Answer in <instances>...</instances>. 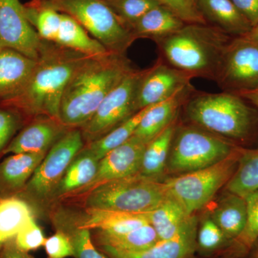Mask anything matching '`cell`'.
<instances>
[{"instance_id": "1", "label": "cell", "mask_w": 258, "mask_h": 258, "mask_svg": "<svg viewBox=\"0 0 258 258\" xmlns=\"http://www.w3.org/2000/svg\"><path fill=\"white\" fill-rule=\"evenodd\" d=\"M87 57L41 40L36 63L25 87L16 96L0 104L14 108L26 120L39 116L60 120L61 100L66 86Z\"/></svg>"}, {"instance_id": "2", "label": "cell", "mask_w": 258, "mask_h": 258, "mask_svg": "<svg viewBox=\"0 0 258 258\" xmlns=\"http://www.w3.org/2000/svg\"><path fill=\"white\" fill-rule=\"evenodd\" d=\"M125 55L108 52L88 56L79 64L64 89L60 120L69 128L87 123L112 90L133 70Z\"/></svg>"}, {"instance_id": "3", "label": "cell", "mask_w": 258, "mask_h": 258, "mask_svg": "<svg viewBox=\"0 0 258 258\" xmlns=\"http://www.w3.org/2000/svg\"><path fill=\"white\" fill-rule=\"evenodd\" d=\"M230 40L227 34L207 24H185L156 43L166 63L192 78L215 81Z\"/></svg>"}, {"instance_id": "4", "label": "cell", "mask_w": 258, "mask_h": 258, "mask_svg": "<svg viewBox=\"0 0 258 258\" xmlns=\"http://www.w3.org/2000/svg\"><path fill=\"white\" fill-rule=\"evenodd\" d=\"M194 125L226 138L246 139L253 126L252 110L236 93H199L185 106Z\"/></svg>"}, {"instance_id": "5", "label": "cell", "mask_w": 258, "mask_h": 258, "mask_svg": "<svg viewBox=\"0 0 258 258\" xmlns=\"http://www.w3.org/2000/svg\"><path fill=\"white\" fill-rule=\"evenodd\" d=\"M169 196L164 181L139 173L96 186L87 193L85 205L86 208L142 214L152 211Z\"/></svg>"}, {"instance_id": "6", "label": "cell", "mask_w": 258, "mask_h": 258, "mask_svg": "<svg viewBox=\"0 0 258 258\" xmlns=\"http://www.w3.org/2000/svg\"><path fill=\"white\" fill-rule=\"evenodd\" d=\"M223 137L198 126H176L166 169L181 174L200 170L225 160L237 151Z\"/></svg>"}, {"instance_id": "7", "label": "cell", "mask_w": 258, "mask_h": 258, "mask_svg": "<svg viewBox=\"0 0 258 258\" xmlns=\"http://www.w3.org/2000/svg\"><path fill=\"white\" fill-rule=\"evenodd\" d=\"M61 13L75 19L109 52L125 55L135 41L130 28L103 0H46Z\"/></svg>"}, {"instance_id": "8", "label": "cell", "mask_w": 258, "mask_h": 258, "mask_svg": "<svg viewBox=\"0 0 258 258\" xmlns=\"http://www.w3.org/2000/svg\"><path fill=\"white\" fill-rule=\"evenodd\" d=\"M240 151L215 165L186 173L164 181L169 196L181 205L189 216L205 208L233 175Z\"/></svg>"}, {"instance_id": "9", "label": "cell", "mask_w": 258, "mask_h": 258, "mask_svg": "<svg viewBox=\"0 0 258 258\" xmlns=\"http://www.w3.org/2000/svg\"><path fill=\"white\" fill-rule=\"evenodd\" d=\"M84 142L81 128H70L50 148L18 196L25 200L52 198L70 164L84 147Z\"/></svg>"}, {"instance_id": "10", "label": "cell", "mask_w": 258, "mask_h": 258, "mask_svg": "<svg viewBox=\"0 0 258 258\" xmlns=\"http://www.w3.org/2000/svg\"><path fill=\"white\" fill-rule=\"evenodd\" d=\"M144 71L132 70L107 95L91 119L80 128L84 142L101 138L137 113L136 95Z\"/></svg>"}, {"instance_id": "11", "label": "cell", "mask_w": 258, "mask_h": 258, "mask_svg": "<svg viewBox=\"0 0 258 258\" xmlns=\"http://www.w3.org/2000/svg\"><path fill=\"white\" fill-rule=\"evenodd\" d=\"M215 81L225 91L234 93L258 87V42L244 36L231 40Z\"/></svg>"}, {"instance_id": "12", "label": "cell", "mask_w": 258, "mask_h": 258, "mask_svg": "<svg viewBox=\"0 0 258 258\" xmlns=\"http://www.w3.org/2000/svg\"><path fill=\"white\" fill-rule=\"evenodd\" d=\"M193 78L160 58L146 69L139 83L135 99L136 111L169 99L191 86Z\"/></svg>"}, {"instance_id": "13", "label": "cell", "mask_w": 258, "mask_h": 258, "mask_svg": "<svg viewBox=\"0 0 258 258\" xmlns=\"http://www.w3.org/2000/svg\"><path fill=\"white\" fill-rule=\"evenodd\" d=\"M41 39L25 16L19 0H0V47L37 60Z\"/></svg>"}, {"instance_id": "14", "label": "cell", "mask_w": 258, "mask_h": 258, "mask_svg": "<svg viewBox=\"0 0 258 258\" xmlns=\"http://www.w3.org/2000/svg\"><path fill=\"white\" fill-rule=\"evenodd\" d=\"M147 144L132 136L124 144L102 158L94 179L76 193H88L108 181L139 174Z\"/></svg>"}, {"instance_id": "15", "label": "cell", "mask_w": 258, "mask_h": 258, "mask_svg": "<svg viewBox=\"0 0 258 258\" xmlns=\"http://www.w3.org/2000/svg\"><path fill=\"white\" fill-rule=\"evenodd\" d=\"M198 220L191 215L174 237L159 240L144 250L128 252L107 246L101 248L110 258H190L197 249Z\"/></svg>"}, {"instance_id": "16", "label": "cell", "mask_w": 258, "mask_h": 258, "mask_svg": "<svg viewBox=\"0 0 258 258\" xmlns=\"http://www.w3.org/2000/svg\"><path fill=\"white\" fill-rule=\"evenodd\" d=\"M23 126L12 139L3 155L47 152L70 129L60 120L47 116L39 119L37 117Z\"/></svg>"}, {"instance_id": "17", "label": "cell", "mask_w": 258, "mask_h": 258, "mask_svg": "<svg viewBox=\"0 0 258 258\" xmlns=\"http://www.w3.org/2000/svg\"><path fill=\"white\" fill-rule=\"evenodd\" d=\"M47 152L10 154L0 163V198L18 196Z\"/></svg>"}, {"instance_id": "18", "label": "cell", "mask_w": 258, "mask_h": 258, "mask_svg": "<svg viewBox=\"0 0 258 258\" xmlns=\"http://www.w3.org/2000/svg\"><path fill=\"white\" fill-rule=\"evenodd\" d=\"M36 60L18 51L0 47V102L16 96L25 87Z\"/></svg>"}, {"instance_id": "19", "label": "cell", "mask_w": 258, "mask_h": 258, "mask_svg": "<svg viewBox=\"0 0 258 258\" xmlns=\"http://www.w3.org/2000/svg\"><path fill=\"white\" fill-rule=\"evenodd\" d=\"M191 86L175 96L148 108L133 137L149 144L176 120L180 107L189 98Z\"/></svg>"}, {"instance_id": "20", "label": "cell", "mask_w": 258, "mask_h": 258, "mask_svg": "<svg viewBox=\"0 0 258 258\" xmlns=\"http://www.w3.org/2000/svg\"><path fill=\"white\" fill-rule=\"evenodd\" d=\"M81 220L75 221L80 228L98 230V232L109 235H121L149 223L143 213L132 214L86 208Z\"/></svg>"}, {"instance_id": "21", "label": "cell", "mask_w": 258, "mask_h": 258, "mask_svg": "<svg viewBox=\"0 0 258 258\" xmlns=\"http://www.w3.org/2000/svg\"><path fill=\"white\" fill-rule=\"evenodd\" d=\"M197 6L205 21L228 35L244 36L252 28L231 0H198Z\"/></svg>"}, {"instance_id": "22", "label": "cell", "mask_w": 258, "mask_h": 258, "mask_svg": "<svg viewBox=\"0 0 258 258\" xmlns=\"http://www.w3.org/2000/svg\"><path fill=\"white\" fill-rule=\"evenodd\" d=\"M225 237L235 242L245 228L247 220L245 198L228 192L220 199L210 215Z\"/></svg>"}, {"instance_id": "23", "label": "cell", "mask_w": 258, "mask_h": 258, "mask_svg": "<svg viewBox=\"0 0 258 258\" xmlns=\"http://www.w3.org/2000/svg\"><path fill=\"white\" fill-rule=\"evenodd\" d=\"M185 24L171 10L159 5L136 22L131 30L135 40L149 38L157 42L174 33Z\"/></svg>"}, {"instance_id": "24", "label": "cell", "mask_w": 258, "mask_h": 258, "mask_svg": "<svg viewBox=\"0 0 258 258\" xmlns=\"http://www.w3.org/2000/svg\"><path fill=\"white\" fill-rule=\"evenodd\" d=\"M98 163L99 160L92 153L83 147L70 164L52 198L73 195L87 186L96 175Z\"/></svg>"}, {"instance_id": "25", "label": "cell", "mask_w": 258, "mask_h": 258, "mask_svg": "<svg viewBox=\"0 0 258 258\" xmlns=\"http://www.w3.org/2000/svg\"><path fill=\"white\" fill-rule=\"evenodd\" d=\"M55 43L91 57L105 55L109 52L99 42L90 36L75 19L64 13H62Z\"/></svg>"}, {"instance_id": "26", "label": "cell", "mask_w": 258, "mask_h": 258, "mask_svg": "<svg viewBox=\"0 0 258 258\" xmlns=\"http://www.w3.org/2000/svg\"><path fill=\"white\" fill-rule=\"evenodd\" d=\"M143 214L157 232L159 240H167L175 236L190 217L171 196L152 211Z\"/></svg>"}, {"instance_id": "27", "label": "cell", "mask_w": 258, "mask_h": 258, "mask_svg": "<svg viewBox=\"0 0 258 258\" xmlns=\"http://www.w3.org/2000/svg\"><path fill=\"white\" fill-rule=\"evenodd\" d=\"M33 217L30 204L18 196L0 198V251Z\"/></svg>"}, {"instance_id": "28", "label": "cell", "mask_w": 258, "mask_h": 258, "mask_svg": "<svg viewBox=\"0 0 258 258\" xmlns=\"http://www.w3.org/2000/svg\"><path fill=\"white\" fill-rule=\"evenodd\" d=\"M176 128L175 120L147 144L139 174L157 180L164 174Z\"/></svg>"}, {"instance_id": "29", "label": "cell", "mask_w": 258, "mask_h": 258, "mask_svg": "<svg viewBox=\"0 0 258 258\" xmlns=\"http://www.w3.org/2000/svg\"><path fill=\"white\" fill-rule=\"evenodd\" d=\"M226 190L242 198L258 190V148L240 151L237 167Z\"/></svg>"}, {"instance_id": "30", "label": "cell", "mask_w": 258, "mask_h": 258, "mask_svg": "<svg viewBox=\"0 0 258 258\" xmlns=\"http://www.w3.org/2000/svg\"><path fill=\"white\" fill-rule=\"evenodd\" d=\"M23 6L25 16L40 38L55 42L62 13L50 6L46 0H33Z\"/></svg>"}, {"instance_id": "31", "label": "cell", "mask_w": 258, "mask_h": 258, "mask_svg": "<svg viewBox=\"0 0 258 258\" xmlns=\"http://www.w3.org/2000/svg\"><path fill=\"white\" fill-rule=\"evenodd\" d=\"M97 240L100 247L107 246L119 250L136 252L149 248L159 238L154 227L148 223L121 235H109L98 232Z\"/></svg>"}, {"instance_id": "32", "label": "cell", "mask_w": 258, "mask_h": 258, "mask_svg": "<svg viewBox=\"0 0 258 258\" xmlns=\"http://www.w3.org/2000/svg\"><path fill=\"white\" fill-rule=\"evenodd\" d=\"M149 107L141 110L101 138L87 144L86 149L101 160L108 152L124 144L132 136Z\"/></svg>"}, {"instance_id": "33", "label": "cell", "mask_w": 258, "mask_h": 258, "mask_svg": "<svg viewBox=\"0 0 258 258\" xmlns=\"http://www.w3.org/2000/svg\"><path fill=\"white\" fill-rule=\"evenodd\" d=\"M57 230L66 232L72 242L75 258H108L97 249L88 229L80 228L72 220H57Z\"/></svg>"}, {"instance_id": "34", "label": "cell", "mask_w": 258, "mask_h": 258, "mask_svg": "<svg viewBox=\"0 0 258 258\" xmlns=\"http://www.w3.org/2000/svg\"><path fill=\"white\" fill-rule=\"evenodd\" d=\"M104 2L130 30L131 27L147 12L160 5L157 0H106Z\"/></svg>"}, {"instance_id": "35", "label": "cell", "mask_w": 258, "mask_h": 258, "mask_svg": "<svg viewBox=\"0 0 258 258\" xmlns=\"http://www.w3.org/2000/svg\"><path fill=\"white\" fill-rule=\"evenodd\" d=\"M247 220L245 228L234 243L240 252H246L258 240V190L245 197Z\"/></svg>"}, {"instance_id": "36", "label": "cell", "mask_w": 258, "mask_h": 258, "mask_svg": "<svg viewBox=\"0 0 258 258\" xmlns=\"http://www.w3.org/2000/svg\"><path fill=\"white\" fill-rule=\"evenodd\" d=\"M232 243L222 231L212 220L210 216L204 219L197 234V248L205 253L215 252L217 249Z\"/></svg>"}, {"instance_id": "37", "label": "cell", "mask_w": 258, "mask_h": 258, "mask_svg": "<svg viewBox=\"0 0 258 258\" xmlns=\"http://www.w3.org/2000/svg\"><path fill=\"white\" fill-rule=\"evenodd\" d=\"M25 119L14 108L0 104V156L9 145L12 139L25 125Z\"/></svg>"}, {"instance_id": "38", "label": "cell", "mask_w": 258, "mask_h": 258, "mask_svg": "<svg viewBox=\"0 0 258 258\" xmlns=\"http://www.w3.org/2000/svg\"><path fill=\"white\" fill-rule=\"evenodd\" d=\"M14 240L19 249L28 252L44 246L46 238L33 217L19 231Z\"/></svg>"}, {"instance_id": "39", "label": "cell", "mask_w": 258, "mask_h": 258, "mask_svg": "<svg viewBox=\"0 0 258 258\" xmlns=\"http://www.w3.org/2000/svg\"><path fill=\"white\" fill-rule=\"evenodd\" d=\"M159 4L165 7L186 24L206 25L203 15L199 11L193 0H157Z\"/></svg>"}, {"instance_id": "40", "label": "cell", "mask_w": 258, "mask_h": 258, "mask_svg": "<svg viewBox=\"0 0 258 258\" xmlns=\"http://www.w3.org/2000/svg\"><path fill=\"white\" fill-rule=\"evenodd\" d=\"M49 258H66L74 257L72 242L69 235L57 230L56 233L46 239L44 244Z\"/></svg>"}, {"instance_id": "41", "label": "cell", "mask_w": 258, "mask_h": 258, "mask_svg": "<svg viewBox=\"0 0 258 258\" xmlns=\"http://www.w3.org/2000/svg\"><path fill=\"white\" fill-rule=\"evenodd\" d=\"M252 28L258 24V0H231Z\"/></svg>"}, {"instance_id": "42", "label": "cell", "mask_w": 258, "mask_h": 258, "mask_svg": "<svg viewBox=\"0 0 258 258\" xmlns=\"http://www.w3.org/2000/svg\"><path fill=\"white\" fill-rule=\"evenodd\" d=\"M0 258H35L28 252L22 250L17 247L14 239H12L3 245L0 251Z\"/></svg>"}, {"instance_id": "43", "label": "cell", "mask_w": 258, "mask_h": 258, "mask_svg": "<svg viewBox=\"0 0 258 258\" xmlns=\"http://www.w3.org/2000/svg\"><path fill=\"white\" fill-rule=\"evenodd\" d=\"M236 94L238 95L241 98H245L258 108V87Z\"/></svg>"}, {"instance_id": "44", "label": "cell", "mask_w": 258, "mask_h": 258, "mask_svg": "<svg viewBox=\"0 0 258 258\" xmlns=\"http://www.w3.org/2000/svg\"><path fill=\"white\" fill-rule=\"evenodd\" d=\"M244 37L250 39V40H255V41L258 42V24L256 26H254L253 28L251 29L250 31H249L248 33L244 35Z\"/></svg>"}, {"instance_id": "45", "label": "cell", "mask_w": 258, "mask_h": 258, "mask_svg": "<svg viewBox=\"0 0 258 258\" xmlns=\"http://www.w3.org/2000/svg\"><path fill=\"white\" fill-rule=\"evenodd\" d=\"M193 1L195 2V3L197 4V2H198V0H193Z\"/></svg>"}, {"instance_id": "46", "label": "cell", "mask_w": 258, "mask_h": 258, "mask_svg": "<svg viewBox=\"0 0 258 258\" xmlns=\"http://www.w3.org/2000/svg\"><path fill=\"white\" fill-rule=\"evenodd\" d=\"M255 258H258L257 255L255 256Z\"/></svg>"}, {"instance_id": "47", "label": "cell", "mask_w": 258, "mask_h": 258, "mask_svg": "<svg viewBox=\"0 0 258 258\" xmlns=\"http://www.w3.org/2000/svg\"><path fill=\"white\" fill-rule=\"evenodd\" d=\"M256 255H257V257H258V253H257V254H256Z\"/></svg>"}, {"instance_id": "48", "label": "cell", "mask_w": 258, "mask_h": 258, "mask_svg": "<svg viewBox=\"0 0 258 258\" xmlns=\"http://www.w3.org/2000/svg\"><path fill=\"white\" fill-rule=\"evenodd\" d=\"M103 1H106V0H103Z\"/></svg>"}]
</instances>
